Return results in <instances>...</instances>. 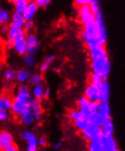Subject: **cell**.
<instances>
[{
  "label": "cell",
  "instance_id": "obj_11",
  "mask_svg": "<svg viewBox=\"0 0 125 151\" xmlns=\"http://www.w3.org/2000/svg\"><path fill=\"white\" fill-rule=\"evenodd\" d=\"M9 26V25H8ZM26 32L24 30V29H17V28H13V27H8V30L6 35V46L7 48H11L12 42L15 39L19 38L22 35H25Z\"/></svg>",
  "mask_w": 125,
  "mask_h": 151
},
{
  "label": "cell",
  "instance_id": "obj_44",
  "mask_svg": "<svg viewBox=\"0 0 125 151\" xmlns=\"http://www.w3.org/2000/svg\"><path fill=\"white\" fill-rule=\"evenodd\" d=\"M96 2H100V0H90V3H96Z\"/></svg>",
  "mask_w": 125,
  "mask_h": 151
},
{
  "label": "cell",
  "instance_id": "obj_21",
  "mask_svg": "<svg viewBox=\"0 0 125 151\" xmlns=\"http://www.w3.org/2000/svg\"><path fill=\"white\" fill-rule=\"evenodd\" d=\"M98 112L101 114V115L104 119L110 118L111 114V107H110L109 103H107V102H100L99 103V109H98Z\"/></svg>",
  "mask_w": 125,
  "mask_h": 151
},
{
  "label": "cell",
  "instance_id": "obj_31",
  "mask_svg": "<svg viewBox=\"0 0 125 151\" xmlns=\"http://www.w3.org/2000/svg\"><path fill=\"white\" fill-rule=\"evenodd\" d=\"M29 1V0H21V1L14 4L13 5V6H14V12L22 14L24 12V10H25V8L26 7V5H28Z\"/></svg>",
  "mask_w": 125,
  "mask_h": 151
},
{
  "label": "cell",
  "instance_id": "obj_37",
  "mask_svg": "<svg viewBox=\"0 0 125 151\" xmlns=\"http://www.w3.org/2000/svg\"><path fill=\"white\" fill-rule=\"evenodd\" d=\"M74 3L79 7V6H81L89 5L90 4V0H74Z\"/></svg>",
  "mask_w": 125,
  "mask_h": 151
},
{
  "label": "cell",
  "instance_id": "obj_16",
  "mask_svg": "<svg viewBox=\"0 0 125 151\" xmlns=\"http://www.w3.org/2000/svg\"><path fill=\"white\" fill-rule=\"evenodd\" d=\"M30 74L31 73L29 69L26 67H22L17 70H16V81H17L21 84H25L26 83L29 82Z\"/></svg>",
  "mask_w": 125,
  "mask_h": 151
},
{
  "label": "cell",
  "instance_id": "obj_9",
  "mask_svg": "<svg viewBox=\"0 0 125 151\" xmlns=\"http://www.w3.org/2000/svg\"><path fill=\"white\" fill-rule=\"evenodd\" d=\"M26 34L15 39L12 42V45L10 48L14 50L15 53H16V54L19 55V56H24L28 53V46H26Z\"/></svg>",
  "mask_w": 125,
  "mask_h": 151
},
{
  "label": "cell",
  "instance_id": "obj_4",
  "mask_svg": "<svg viewBox=\"0 0 125 151\" xmlns=\"http://www.w3.org/2000/svg\"><path fill=\"white\" fill-rule=\"evenodd\" d=\"M77 105H78V109L82 113L84 117L86 118H89L90 115L97 112L98 109H99V103L91 102L90 100H88L84 96L79 97L78 99Z\"/></svg>",
  "mask_w": 125,
  "mask_h": 151
},
{
  "label": "cell",
  "instance_id": "obj_18",
  "mask_svg": "<svg viewBox=\"0 0 125 151\" xmlns=\"http://www.w3.org/2000/svg\"><path fill=\"white\" fill-rule=\"evenodd\" d=\"M56 59V55L55 54H49L47 55L45 57V59L43 60V61L41 63V64L39 65V70L41 72V73H45L49 70L51 64L53 63V61Z\"/></svg>",
  "mask_w": 125,
  "mask_h": 151
},
{
  "label": "cell",
  "instance_id": "obj_45",
  "mask_svg": "<svg viewBox=\"0 0 125 151\" xmlns=\"http://www.w3.org/2000/svg\"><path fill=\"white\" fill-rule=\"evenodd\" d=\"M111 151H120V149L117 147V148H115V149H113V150H111Z\"/></svg>",
  "mask_w": 125,
  "mask_h": 151
},
{
  "label": "cell",
  "instance_id": "obj_40",
  "mask_svg": "<svg viewBox=\"0 0 125 151\" xmlns=\"http://www.w3.org/2000/svg\"><path fill=\"white\" fill-rule=\"evenodd\" d=\"M3 151H19V149H17V147L15 145H12L10 147H6V149H4Z\"/></svg>",
  "mask_w": 125,
  "mask_h": 151
},
{
  "label": "cell",
  "instance_id": "obj_3",
  "mask_svg": "<svg viewBox=\"0 0 125 151\" xmlns=\"http://www.w3.org/2000/svg\"><path fill=\"white\" fill-rule=\"evenodd\" d=\"M80 39L84 42L88 50L95 48L106 47L107 44V42L101 38L99 27L95 20L90 24L83 26V29L80 32Z\"/></svg>",
  "mask_w": 125,
  "mask_h": 151
},
{
  "label": "cell",
  "instance_id": "obj_33",
  "mask_svg": "<svg viewBox=\"0 0 125 151\" xmlns=\"http://www.w3.org/2000/svg\"><path fill=\"white\" fill-rule=\"evenodd\" d=\"M103 81H104V79L100 74H98V73H91V75H90V83H91L93 84H96L98 86H100Z\"/></svg>",
  "mask_w": 125,
  "mask_h": 151
},
{
  "label": "cell",
  "instance_id": "obj_39",
  "mask_svg": "<svg viewBox=\"0 0 125 151\" xmlns=\"http://www.w3.org/2000/svg\"><path fill=\"white\" fill-rule=\"evenodd\" d=\"M48 143V141H47V138L46 137H40L39 138V146H41V147H45Z\"/></svg>",
  "mask_w": 125,
  "mask_h": 151
},
{
  "label": "cell",
  "instance_id": "obj_2",
  "mask_svg": "<svg viewBox=\"0 0 125 151\" xmlns=\"http://www.w3.org/2000/svg\"><path fill=\"white\" fill-rule=\"evenodd\" d=\"M33 97L29 88L26 84H21L16 89L10 110L16 116H22L31 111V104Z\"/></svg>",
  "mask_w": 125,
  "mask_h": 151
},
{
  "label": "cell",
  "instance_id": "obj_43",
  "mask_svg": "<svg viewBox=\"0 0 125 151\" xmlns=\"http://www.w3.org/2000/svg\"><path fill=\"white\" fill-rule=\"evenodd\" d=\"M6 1L9 3V4H11V5H14V4H16V3H17V2H19V1H21V0H6Z\"/></svg>",
  "mask_w": 125,
  "mask_h": 151
},
{
  "label": "cell",
  "instance_id": "obj_15",
  "mask_svg": "<svg viewBox=\"0 0 125 151\" xmlns=\"http://www.w3.org/2000/svg\"><path fill=\"white\" fill-rule=\"evenodd\" d=\"M100 93H101V102L109 103L111 97V85L108 80H104L100 85Z\"/></svg>",
  "mask_w": 125,
  "mask_h": 151
},
{
  "label": "cell",
  "instance_id": "obj_34",
  "mask_svg": "<svg viewBox=\"0 0 125 151\" xmlns=\"http://www.w3.org/2000/svg\"><path fill=\"white\" fill-rule=\"evenodd\" d=\"M34 2L37 4L39 8H47L50 5L51 0H34Z\"/></svg>",
  "mask_w": 125,
  "mask_h": 151
},
{
  "label": "cell",
  "instance_id": "obj_19",
  "mask_svg": "<svg viewBox=\"0 0 125 151\" xmlns=\"http://www.w3.org/2000/svg\"><path fill=\"white\" fill-rule=\"evenodd\" d=\"M102 136H108V135H113L114 133V125L111 117L107 118L104 120L103 124L101 127Z\"/></svg>",
  "mask_w": 125,
  "mask_h": 151
},
{
  "label": "cell",
  "instance_id": "obj_30",
  "mask_svg": "<svg viewBox=\"0 0 125 151\" xmlns=\"http://www.w3.org/2000/svg\"><path fill=\"white\" fill-rule=\"evenodd\" d=\"M35 121H36V118L34 116V114L31 113V111L28 114L22 115V116H20V122L24 126H26V127L31 126Z\"/></svg>",
  "mask_w": 125,
  "mask_h": 151
},
{
  "label": "cell",
  "instance_id": "obj_12",
  "mask_svg": "<svg viewBox=\"0 0 125 151\" xmlns=\"http://www.w3.org/2000/svg\"><path fill=\"white\" fill-rule=\"evenodd\" d=\"M38 11H39V6H37V4L34 2V0H29L22 15L24 16L26 21H30L35 19Z\"/></svg>",
  "mask_w": 125,
  "mask_h": 151
},
{
  "label": "cell",
  "instance_id": "obj_32",
  "mask_svg": "<svg viewBox=\"0 0 125 151\" xmlns=\"http://www.w3.org/2000/svg\"><path fill=\"white\" fill-rule=\"evenodd\" d=\"M83 116H84V115L82 114V113L80 112L78 108L77 109H73V110H70L69 112V114H68V117L72 122H74V121H76V120H78L79 118H81Z\"/></svg>",
  "mask_w": 125,
  "mask_h": 151
},
{
  "label": "cell",
  "instance_id": "obj_17",
  "mask_svg": "<svg viewBox=\"0 0 125 151\" xmlns=\"http://www.w3.org/2000/svg\"><path fill=\"white\" fill-rule=\"evenodd\" d=\"M11 14V11L6 6L0 3V26L9 24Z\"/></svg>",
  "mask_w": 125,
  "mask_h": 151
},
{
  "label": "cell",
  "instance_id": "obj_28",
  "mask_svg": "<svg viewBox=\"0 0 125 151\" xmlns=\"http://www.w3.org/2000/svg\"><path fill=\"white\" fill-rule=\"evenodd\" d=\"M43 80H44V78H43L42 73H35L30 74L29 79V83L32 86H35V85H39V84L43 83Z\"/></svg>",
  "mask_w": 125,
  "mask_h": 151
},
{
  "label": "cell",
  "instance_id": "obj_41",
  "mask_svg": "<svg viewBox=\"0 0 125 151\" xmlns=\"http://www.w3.org/2000/svg\"><path fill=\"white\" fill-rule=\"evenodd\" d=\"M49 95H50V90L49 88H45V91H44V97H45V98H48Z\"/></svg>",
  "mask_w": 125,
  "mask_h": 151
},
{
  "label": "cell",
  "instance_id": "obj_23",
  "mask_svg": "<svg viewBox=\"0 0 125 151\" xmlns=\"http://www.w3.org/2000/svg\"><path fill=\"white\" fill-rule=\"evenodd\" d=\"M44 91H45V86L43 85V83L33 86L32 90L30 91L33 99L41 100L44 98Z\"/></svg>",
  "mask_w": 125,
  "mask_h": 151
},
{
  "label": "cell",
  "instance_id": "obj_48",
  "mask_svg": "<svg viewBox=\"0 0 125 151\" xmlns=\"http://www.w3.org/2000/svg\"><path fill=\"white\" fill-rule=\"evenodd\" d=\"M45 151H48V150H45Z\"/></svg>",
  "mask_w": 125,
  "mask_h": 151
},
{
  "label": "cell",
  "instance_id": "obj_25",
  "mask_svg": "<svg viewBox=\"0 0 125 151\" xmlns=\"http://www.w3.org/2000/svg\"><path fill=\"white\" fill-rule=\"evenodd\" d=\"M22 63L24 65V67L28 68V69H32L34 67H36L37 65V60H36L34 55H30L26 53V55L22 56Z\"/></svg>",
  "mask_w": 125,
  "mask_h": 151
},
{
  "label": "cell",
  "instance_id": "obj_26",
  "mask_svg": "<svg viewBox=\"0 0 125 151\" xmlns=\"http://www.w3.org/2000/svg\"><path fill=\"white\" fill-rule=\"evenodd\" d=\"M12 98L7 94H0V109L10 110Z\"/></svg>",
  "mask_w": 125,
  "mask_h": 151
},
{
  "label": "cell",
  "instance_id": "obj_14",
  "mask_svg": "<svg viewBox=\"0 0 125 151\" xmlns=\"http://www.w3.org/2000/svg\"><path fill=\"white\" fill-rule=\"evenodd\" d=\"M26 19L22 14L20 13H16V12H13L11 14V17H10V21H9V25L10 27H13V28H17V29H24V26L26 23Z\"/></svg>",
  "mask_w": 125,
  "mask_h": 151
},
{
  "label": "cell",
  "instance_id": "obj_5",
  "mask_svg": "<svg viewBox=\"0 0 125 151\" xmlns=\"http://www.w3.org/2000/svg\"><path fill=\"white\" fill-rule=\"evenodd\" d=\"M26 46H28V54L37 55L40 48V41L39 37L35 33L28 32L26 34Z\"/></svg>",
  "mask_w": 125,
  "mask_h": 151
},
{
  "label": "cell",
  "instance_id": "obj_8",
  "mask_svg": "<svg viewBox=\"0 0 125 151\" xmlns=\"http://www.w3.org/2000/svg\"><path fill=\"white\" fill-rule=\"evenodd\" d=\"M80 137L86 140H92V139H100L102 137V132L101 127H98L93 124H91V126L87 129L79 132Z\"/></svg>",
  "mask_w": 125,
  "mask_h": 151
},
{
  "label": "cell",
  "instance_id": "obj_24",
  "mask_svg": "<svg viewBox=\"0 0 125 151\" xmlns=\"http://www.w3.org/2000/svg\"><path fill=\"white\" fill-rule=\"evenodd\" d=\"M87 151H104L102 147L101 138L100 139H92L88 141Z\"/></svg>",
  "mask_w": 125,
  "mask_h": 151
},
{
  "label": "cell",
  "instance_id": "obj_36",
  "mask_svg": "<svg viewBox=\"0 0 125 151\" xmlns=\"http://www.w3.org/2000/svg\"><path fill=\"white\" fill-rule=\"evenodd\" d=\"M34 27H35V25H34L33 20H30V21H26L25 26H24V30H25L26 32H30L31 30H33V29H34Z\"/></svg>",
  "mask_w": 125,
  "mask_h": 151
},
{
  "label": "cell",
  "instance_id": "obj_42",
  "mask_svg": "<svg viewBox=\"0 0 125 151\" xmlns=\"http://www.w3.org/2000/svg\"><path fill=\"white\" fill-rule=\"evenodd\" d=\"M61 144H62V142L60 140L56 142V143L54 144V146H53V148H54V149H59L61 147Z\"/></svg>",
  "mask_w": 125,
  "mask_h": 151
},
{
  "label": "cell",
  "instance_id": "obj_20",
  "mask_svg": "<svg viewBox=\"0 0 125 151\" xmlns=\"http://www.w3.org/2000/svg\"><path fill=\"white\" fill-rule=\"evenodd\" d=\"M31 113L34 114L36 120H39L41 118L42 115V106L40 104V100L33 99L31 104Z\"/></svg>",
  "mask_w": 125,
  "mask_h": 151
},
{
  "label": "cell",
  "instance_id": "obj_49",
  "mask_svg": "<svg viewBox=\"0 0 125 151\" xmlns=\"http://www.w3.org/2000/svg\"><path fill=\"white\" fill-rule=\"evenodd\" d=\"M0 151H1V149H0Z\"/></svg>",
  "mask_w": 125,
  "mask_h": 151
},
{
  "label": "cell",
  "instance_id": "obj_7",
  "mask_svg": "<svg viewBox=\"0 0 125 151\" xmlns=\"http://www.w3.org/2000/svg\"><path fill=\"white\" fill-rule=\"evenodd\" d=\"M23 139L26 142V151H38L39 150V138L33 132L29 130H24L21 133Z\"/></svg>",
  "mask_w": 125,
  "mask_h": 151
},
{
  "label": "cell",
  "instance_id": "obj_6",
  "mask_svg": "<svg viewBox=\"0 0 125 151\" xmlns=\"http://www.w3.org/2000/svg\"><path fill=\"white\" fill-rule=\"evenodd\" d=\"M78 19L79 20V22L81 23L83 26L88 25L91 22H93L95 20V17L92 14L90 6L89 5H85V6H79L78 9Z\"/></svg>",
  "mask_w": 125,
  "mask_h": 151
},
{
  "label": "cell",
  "instance_id": "obj_1",
  "mask_svg": "<svg viewBox=\"0 0 125 151\" xmlns=\"http://www.w3.org/2000/svg\"><path fill=\"white\" fill-rule=\"evenodd\" d=\"M88 51L91 60V73L100 74L104 80H108L111 70V65L106 47L95 48Z\"/></svg>",
  "mask_w": 125,
  "mask_h": 151
},
{
  "label": "cell",
  "instance_id": "obj_35",
  "mask_svg": "<svg viewBox=\"0 0 125 151\" xmlns=\"http://www.w3.org/2000/svg\"><path fill=\"white\" fill-rule=\"evenodd\" d=\"M9 117V113L8 110L0 109V122H5Z\"/></svg>",
  "mask_w": 125,
  "mask_h": 151
},
{
  "label": "cell",
  "instance_id": "obj_47",
  "mask_svg": "<svg viewBox=\"0 0 125 151\" xmlns=\"http://www.w3.org/2000/svg\"><path fill=\"white\" fill-rule=\"evenodd\" d=\"M0 70H1V64H0Z\"/></svg>",
  "mask_w": 125,
  "mask_h": 151
},
{
  "label": "cell",
  "instance_id": "obj_27",
  "mask_svg": "<svg viewBox=\"0 0 125 151\" xmlns=\"http://www.w3.org/2000/svg\"><path fill=\"white\" fill-rule=\"evenodd\" d=\"M89 120H90V122L91 123V124H93V125H96V126H98V127H101V125L103 124V122H104V118L101 116V114L99 113V112H95V113H93L91 115H90L89 116V118H88Z\"/></svg>",
  "mask_w": 125,
  "mask_h": 151
},
{
  "label": "cell",
  "instance_id": "obj_38",
  "mask_svg": "<svg viewBox=\"0 0 125 151\" xmlns=\"http://www.w3.org/2000/svg\"><path fill=\"white\" fill-rule=\"evenodd\" d=\"M8 24L7 25H1L0 26V34L1 35H4L6 36V33H7V30H8Z\"/></svg>",
  "mask_w": 125,
  "mask_h": 151
},
{
  "label": "cell",
  "instance_id": "obj_13",
  "mask_svg": "<svg viewBox=\"0 0 125 151\" xmlns=\"http://www.w3.org/2000/svg\"><path fill=\"white\" fill-rule=\"evenodd\" d=\"M12 145H14V137L11 133L6 130L0 131V149L4 150Z\"/></svg>",
  "mask_w": 125,
  "mask_h": 151
},
{
  "label": "cell",
  "instance_id": "obj_29",
  "mask_svg": "<svg viewBox=\"0 0 125 151\" xmlns=\"http://www.w3.org/2000/svg\"><path fill=\"white\" fill-rule=\"evenodd\" d=\"M3 78L6 82H13L16 80V70L12 68L7 67L3 72Z\"/></svg>",
  "mask_w": 125,
  "mask_h": 151
},
{
  "label": "cell",
  "instance_id": "obj_46",
  "mask_svg": "<svg viewBox=\"0 0 125 151\" xmlns=\"http://www.w3.org/2000/svg\"><path fill=\"white\" fill-rule=\"evenodd\" d=\"M1 38H2V35L0 34V40H1Z\"/></svg>",
  "mask_w": 125,
  "mask_h": 151
},
{
  "label": "cell",
  "instance_id": "obj_22",
  "mask_svg": "<svg viewBox=\"0 0 125 151\" xmlns=\"http://www.w3.org/2000/svg\"><path fill=\"white\" fill-rule=\"evenodd\" d=\"M91 123L90 122V120H89L88 118H86V117H84V116L73 122V125H74L75 128L79 132H81V131L87 129L89 127L91 126Z\"/></svg>",
  "mask_w": 125,
  "mask_h": 151
},
{
  "label": "cell",
  "instance_id": "obj_10",
  "mask_svg": "<svg viewBox=\"0 0 125 151\" xmlns=\"http://www.w3.org/2000/svg\"><path fill=\"white\" fill-rule=\"evenodd\" d=\"M84 97L91 102H101V93H100V86L89 83L87 87L84 90Z\"/></svg>",
  "mask_w": 125,
  "mask_h": 151
}]
</instances>
